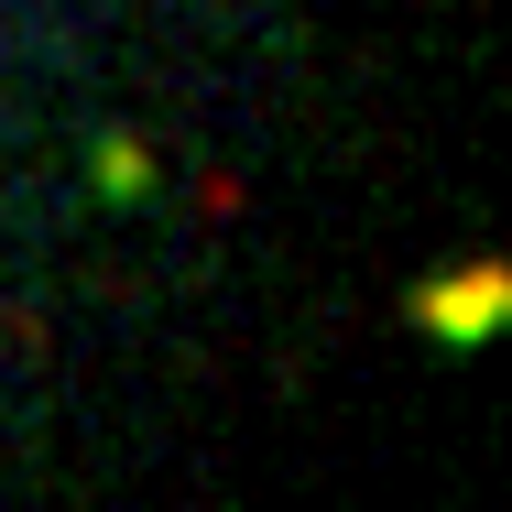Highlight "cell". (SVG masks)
Listing matches in <instances>:
<instances>
[{
	"label": "cell",
	"instance_id": "obj_1",
	"mask_svg": "<svg viewBox=\"0 0 512 512\" xmlns=\"http://www.w3.org/2000/svg\"><path fill=\"white\" fill-rule=\"evenodd\" d=\"M502 316H512V273H502V262H469V273H436V284L414 295V327H425V338H447V349L491 338Z\"/></svg>",
	"mask_w": 512,
	"mask_h": 512
}]
</instances>
